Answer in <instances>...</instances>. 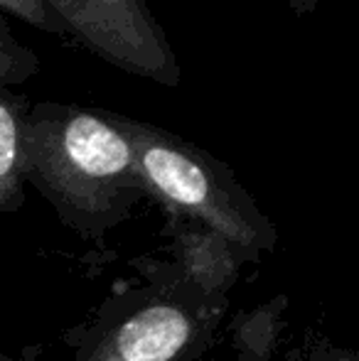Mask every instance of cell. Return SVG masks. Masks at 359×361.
Here are the masks:
<instances>
[{
	"instance_id": "1",
	"label": "cell",
	"mask_w": 359,
	"mask_h": 361,
	"mask_svg": "<svg viewBox=\"0 0 359 361\" xmlns=\"http://www.w3.org/2000/svg\"><path fill=\"white\" fill-rule=\"evenodd\" d=\"M25 182L91 241H104L145 200L133 143L116 111L77 104H32L25 128Z\"/></svg>"
},
{
	"instance_id": "2",
	"label": "cell",
	"mask_w": 359,
	"mask_h": 361,
	"mask_svg": "<svg viewBox=\"0 0 359 361\" xmlns=\"http://www.w3.org/2000/svg\"><path fill=\"white\" fill-rule=\"evenodd\" d=\"M135 150L145 197L158 202L168 219H185L229 238L246 263H259L278 243L273 221L212 152L160 126L116 114Z\"/></svg>"
},
{
	"instance_id": "3",
	"label": "cell",
	"mask_w": 359,
	"mask_h": 361,
	"mask_svg": "<svg viewBox=\"0 0 359 361\" xmlns=\"http://www.w3.org/2000/svg\"><path fill=\"white\" fill-rule=\"evenodd\" d=\"M148 286L111 305L77 361H197L209 349L226 300L197 293L170 263H135Z\"/></svg>"
},
{
	"instance_id": "4",
	"label": "cell",
	"mask_w": 359,
	"mask_h": 361,
	"mask_svg": "<svg viewBox=\"0 0 359 361\" xmlns=\"http://www.w3.org/2000/svg\"><path fill=\"white\" fill-rule=\"evenodd\" d=\"M69 37L126 74L180 86L182 69L145 0H44Z\"/></svg>"
},
{
	"instance_id": "5",
	"label": "cell",
	"mask_w": 359,
	"mask_h": 361,
	"mask_svg": "<svg viewBox=\"0 0 359 361\" xmlns=\"http://www.w3.org/2000/svg\"><path fill=\"white\" fill-rule=\"evenodd\" d=\"M168 231L173 238V271L205 298L226 300L246 263L239 248L221 233L185 219H170Z\"/></svg>"
},
{
	"instance_id": "6",
	"label": "cell",
	"mask_w": 359,
	"mask_h": 361,
	"mask_svg": "<svg viewBox=\"0 0 359 361\" xmlns=\"http://www.w3.org/2000/svg\"><path fill=\"white\" fill-rule=\"evenodd\" d=\"M32 109L28 96L0 86V214L25 202V128Z\"/></svg>"
},
{
	"instance_id": "7",
	"label": "cell",
	"mask_w": 359,
	"mask_h": 361,
	"mask_svg": "<svg viewBox=\"0 0 359 361\" xmlns=\"http://www.w3.org/2000/svg\"><path fill=\"white\" fill-rule=\"evenodd\" d=\"M288 298L276 295L269 302L239 312L229 324V342L239 361H271L286 332Z\"/></svg>"
},
{
	"instance_id": "8",
	"label": "cell",
	"mask_w": 359,
	"mask_h": 361,
	"mask_svg": "<svg viewBox=\"0 0 359 361\" xmlns=\"http://www.w3.org/2000/svg\"><path fill=\"white\" fill-rule=\"evenodd\" d=\"M39 72V59L30 47L13 37L0 10V86H18Z\"/></svg>"
},
{
	"instance_id": "9",
	"label": "cell",
	"mask_w": 359,
	"mask_h": 361,
	"mask_svg": "<svg viewBox=\"0 0 359 361\" xmlns=\"http://www.w3.org/2000/svg\"><path fill=\"white\" fill-rule=\"evenodd\" d=\"M0 10L8 15H15L23 23L42 30L47 35H67L64 25L54 18L52 10L44 5V0H0Z\"/></svg>"
},
{
	"instance_id": "10",
	"label": "cell",
	"mask_w": 359,
	"mask_h": 361,
	"mask_svg": "<svg viewBox=\"0 0 359 361\" xmlns=\"http://www.w3.org/2000/svg\"><path fill=\"white\" fill-rule=\"evenodd\" d=\"M288 361H359V352L335 344L327 337H310L288 354Z\"/></svg>"
},
{
	"instance_id": "11",
	"label": "cell",
	"mask_w": 359,
	"mask_h": 361,
	"mask_svg": "<svg viewBox=\"0 0 359 361\" xmlns=\"http://www.w3.org/2000/svg\"><path fill=\"white\" fill-rule=\"evenodd\" d=\"M317 5H320V0H288V8L293 10L296 18H308V15H312L317 10Z\"/></svg>"
}]
</instances>
